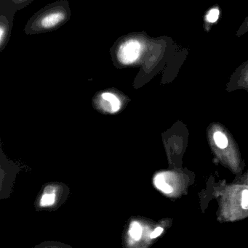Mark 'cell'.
<instances>
[{
	"instance_id": "cell-1",
	"label": "cell",
	"mask_w": 248,
	"mask_h": 248,
	"mask_svg": "<svg viewBox=\"0 0 248 248\" xmlns=\"http://www.w3.org/2000/svg\"><path fill=\"white\" fill-rule=\"evenodd\" d=\"M68 0H58L47 4L28 20L24 32L28 35L54 31L62 27L71 18Z\"/></svg>"
},
{
	"instance_id": "cell-2",
	"label": "cell",
	"mask_w": 248,
	"mask_h": 248,
	"mask_svg": "<svg viewBox=\"0 0 248 248\" xmlns=\"http://www.w3.org/2000/svg\"><path fill=\"white\" fill-rule=\"evenodd\" d=\"M33 1L34 0H0V14L7 16L13 21L16 13Z\"/></svg>"
},
{
	"instance_id": "cell-3",
	"label": "cell",
	"mask_w": 248,
	"mask_h": 248,
	"mask_svg": "<svg viewBox=\"0 0 248 248\" xmlns=\"http://www.w3.org/2000/svg\"><path fill=\"white\" fill-rule=\"evenodd\" d=\"M99 106L104 111L115 113L119 111L121 108V102L115 94L110 93H104L100 94Z\"/></svg>"
},
{
	"instance_id": "cell-4",
	"label": "cell",
	"mask_w": 248,
	"mask_h": 248,
	"mask_svg": "<svg viewBox=\"0 0 248 248\" xmlns=\"http://www.w3.org/2000/svg\"><path fill=\"white\" fill-rule=\"evenodd\" d=\"M13 26V20L4 15L0 14V48L1 50L5 47L10 39Z\"/></svg>"
},
{
	"instance_id": "cell-5",
	"label": "cell",
	"mask_w": 248,
	"mask_h": 248,
	"mask_svg": "<svg viewBox=\"0 0 248 248\" xmlns=\"http://www.w3.org/2000/svg\"><path fill=\"white\" fill-rule=\"evenodd\" d=\"M154 184L157 189L161 190L165 194H170L173 192V189L165 181V173H160L156 175L154 179Z\"/></svg>"
},
{
	"instance_id": "cell-6",
	"label": "cell",
	"mask_w": 248,
	"mask_h": 248,
	"mask_svg": "<svg viewBox=\"0 0 248 248\" xmlns=\"http://www.w3.org/2000/svg\"><path fill=\"white\" fill-rule=\"evenodd\" d=\"M55 193L53 189L51 188L50 190L49 187L46 188L45 192L42 195L40 200V205L42 207L51 206L55 203Z\"/></svg>"
},
{
	"instance_id": "cell-7",
	"label": "cell",
	"mask_w": 248,
	"mask_h": 248,
	"mask_svg": "<svg viewBox=\"0 0 248 248\" xmlns=\"http://www.w3.org/2000/svg\"><path fill=\"white\" fill-rule=\"evenodd\" d=\"M129 234L132 240L138 241L142 236V228L141 224L137 221H132L129 229Z\"/></svg>"
},
{
	"instance_id": "cell-8",
	"label": "cell",
	"mask_w": 248,
	"mask_h": 248,
	"mask_svg": "<svg viewBox=\"0 0 248 248\" xmlns=\"http://www.w3.org/2000/svg\"><path fill=\"white\" fill-rule=\"evenodd\" d=\"M214 138L215 144L220 148L225 149L228 146V140L225 134H223L222 132L217 131L214 134Z\"/></svg>"
},
{
	"instance_id": "cell-9",
	"label": "cell",
	"mask_w": 248,
	"mask_h": 248,
	"mask_svg": "<svg viewBox=\"0 0 248 248\" xmlns=\"http://www.w3.org/2000/svg\"><path fill=\"white\" fill-rule=\"evenodd\" d=\"M219 16V10L218 9H214L208 13V16H206V22L212 23L218 20Z\"/></svg>"
},
{
	"instance_id": "cell-10",
	"label": "cell",
	"mask_w": 248,
	"mask_h": 248,
	"mask_svg": "<svg viewBox=\"0 0 248 248\" xmlns=\"http://www.w3.org/2000/svg\"><path fill=\"white\" fill-rule=\"evenodd\" d=\"M248 32V15L246 18L245 19L243 23H242L241 26L239 28L238 30L237 31V33H236V35L237 36H241L243 35H244L245 33H247Z\"/></svg>"
},
{
	"instance_id": "cell-11",
	"label": "cell",
	"mask_w": 248,
	"mask_h": 248,
	"mask_svg": "<svg viewBox=\"0 0 248 248\" xmlns=\"http://www.w3.org/2000/svg\"><path fill=\"white\" fill-rule=\"evenodd\" d=\"M242 208L245 210H248V189H245L242 193Z\"/></svg>"
},
{
	"instance_id": "cell-12",
	"label": "cell",
	"mask_w": 248,
	"mask_h": 248,
	"mask_svg": "<svg viewBox=\"0 0 248 248\" xmlns=\"http://www.w3.org/2000/svg\"><path fill=\"white\" fill-rule=\"evenodd\" d=\"M163 232V229L162 228V227H157V228H156L155 230L151 232V234H150V237H151V239L157 238V237H159Z\"/></svg>"
}]
</instances>
